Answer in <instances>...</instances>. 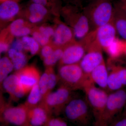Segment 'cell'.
Instances as JSON below:
<instances>
[{
	"label": "cell",
	"instance_id": "cell-1",
	"mask_svg": "<svg viewBox=\"0 0 126 126\" xmlns=\"http://www.w3.org/2000/svg\"><path fill=\"white\" fill-rule=\"evenodd\" d=\"M114 7L109 0H90L82 11L90 24L91 31L112 21Z\"/></svg>",
	"mask_w": 126,
	"mask_h": 126
},
{
	"label": "cell",
	"instance_id": "cell-2",
	"mask_svg": "<svg viewBox=\"0 0 126 126\" xmlns=\"http://www.w3.org/2000/svg\"><path fill=\"white\" fill-rule=\"evenodd\" d=\"M83 91L94 118V126H101L109 93L97 87L90 79Z\"/></svg>",
	"mask_w": 126,
	"mask_h": 126
},
{
	"label": "cell",
	"instance_id": "cell-3",
	"mask_svg": "<svg viewBox=\"0 0 126 126\" xmlns=\"http://www.w3.org/2000/svg\"><path fill=\"white\" fill-rule=\"evenodd\" d=\"M61 11L72 26L75 38L81 40L91 32L89 21L82 9L75 6L67 4L62 8Z\"/></svg>",
	"mask_w": 126,
	"mask_h": 126
},
{
	"label": "cell",
	"instance_id": "cell-4",
	"mask_svg": "<svg viewBox=\"0 0 126 126\" xmlns=\"http://www.w3.org/2000/svg\"><path fill=\"white\" fill-rule=\"evenodd\" d=\"M59 81L61 84L72 90H83L90 78L85 74L79 63L62 65L60 67Z\"/></svg>",
	"mask_w": 126,
	"mask_h": 126
},
{
	"label": "cell",
	"instance_id": "cell-5",
	"mask_svg": "<svg viewBox=\"0 0 126 126\" xmlns=\"http://www.w3.org/2000/svg\"><path fill=\"white\" fill-rule=\"evenodd\" d=\"M91 112L86 98L74 97L67 104L63 112L69 121L77 126H88L91 121Z\"/></svg>",
	"mask_w": 126,
	"mask_h": 126
},
{
	"label": "cell",
	"instance_id": "cell-6",
	"mask_svg": "<svg viewBox=\"0 0 126 126\" xmlns=\"http://www.w3.org/2000/svg\"><path fill=\"white\" fill-rule=\"evenodd\" d=\"M73 91L68 87L61 84L56 91L47 94L40 104L45 108L50 115L52 113L59 115L63 111L67 104L74 98Z\"/></svg>",
	"mask_w": 126,
	"mask_h": 126
},
{
	"label": "cell",
	"instance_id": "cell-7",
	"mask_svg": "<svg viewBox=\"0 0 126 126\" xmlns=\"http://www.w3.org/2000/svg\"><path fill=\"white\" fill-rule=\"evenodd\" d=\"M126 105V88L109 94L101 126H109Z\"/></svg>",
	"mask_w": 126,
	"mask_h": 126
},
{
	"label": "cell",
	"instance_id": "cell-8",
	"mask_svg": "<svg viewBox=\"0 0 126 126\" xmlns=\"http://www.w3.org/2000/svg\"><path fill=\"white\" fill-rule=\"evenodd\" d=\"M85 48L86 54L79 64L85 74L89 77L91 72L104 60L102 48L96 38L88 42Z\"/></svg>",
	"mask_w": 126,
	"mask_h": 126
},
{
	"label": "cell",
	"instance_id": "cell-9",
	"mask_svg": "<svg viewBox=\"0 0 126 126\" xmlns=\"http://www.w3.org/2000/svg\"><path fill=\"white\" fill-rule=\"evenodd\" d=\"M2 116L5 121L17 126H29L28 109L24 104L16 107H2Z\"/></svg>",
	"mask_w": 126,
	"mask_h": 126
},
{
	"label": "cell",
	"instance_id": "cell-10",
	"mask_svg": "<svg viewBox=\"0 0 126 126\" xmlns=\"http://www.w3.org/2000/svg\"><path fill=\"white\" fill-rule=\"evenodd\" d=\"M86 53V50L80 42L74 41L64 48L63 57L60 62V66L79 63Z\"/></svg>",
	"mask_w": 126,
	"mask_h": 126
},
{
	"label": "cell",
	"instance_id": "cell-11",
	"mask_svg": "<svg viewBox=\"0 0 126 126\" xmlns=\"http://www.w3.org/2000/svg\"><path fill=\"white\" fill-rule=\"evenodd\" d=\"M15 74L18 77L26 94L30 93L35 85L39 83L41 77L38 70L32 65L26 66Z\"/></svg>",
	"mask_w": 126,
	"mask_h": 126
},
{
	"label": "cell",
	"instance_id": "cell-12",
	"mask_svg": "<svg viewBox=\"0 0 126 126\" xmlns=\"http://www.w3.org/2000/svg\"><path fill=\"white\" fill-rule=\"evenodd\" d=\"M96 40L105 50L116 38V31L112 21L95 30Z\"/></svg>",
	"mask_w": 126,
	"mask_h": 126
},
{
	"label": "cell",
	"instance_id": "cell-13",
	"mask_svg": "<svg viewBox=\"0 0 126 126\" xmlns=\"http://www.w3.org/2000/svg\"><path fill=\"white\" fill-rule=\"evenodd\" d=\"M2 84L12 100L17 101L26 94L18 77L15 73L8 76Z\"/></svg>",
	"mask_w": 126,
	"mask_h": 126
},
{
	"label": "cell",
	"instance_id": "cell-14",
	"mask_svg": "<svg viewBox=\"0 0 126 126\" xmlns=\"http://www.w3.org/2000/svg\"><path fill=\"white\" fill-rule=\"evenodd\" d=\"M53 37L55 45L61 48H64L75 41V37L72 28L63 23L58 25Z\"/></svg>",
	"mask_w": 126,
	"mask_h": 126
},
{
	"label": "cell",
	"instance_id": "cell-15",
	"mask_svg": "<svg viewBox=\"0 0 126 126\" xmlns=\"http://www.w3.org/2000/svg\"><path fill=\"white\" fill-rule=\"evenodd\" d=\"M50 115L42 104L28 110V122L29 126H44Z\"/></svg>",
	"mask_w": 126,
	"mask_h": 126
},
{
	"label": "cell",
	"instance_id": "cell-16",
	"mask_svg": "<svg viewBox=\"0 0 126 126\" xmlns=\"http://www.w3.org/2000/svg\"><path fill=\"white\" fill-rule=\"evenodd\" d=\"M109 72L107 66L104 61L91 72L89 77L93 82L97 84L100 88L108 91V80Z\"/></svg>",
	"mask_w": 126,
	"mask_h": 126
},
{
	"label": "cell",
	"instance_id": "cell-17",
	"mask_svg": "<svg viewBox=\"0 0 126 126\" xmlns=\"http://www.w3.org/2000/svg\"><path fill=\"white\" fill-rule=\"evenodd\" d=\"M113 6L114 10L113 23L117 33L123 40L126 41V15L117 6L114 5Z\"/></svg>",
	"mask_w": 126,
	"mask_h": 126
},
{
	"label": "cell",
	"instance_id": "cell-18",
	"mask_svg": "<svg viewBox=\"0 0 126 126\" xmlns=\"http://www.w3.org/2000/svg\"><path fill=\"white\" fill-rule=\"evenodd\" d=\"M20 7L15 0H7L1 2L0 5V18L8 20L15 17L19 12Z\"/></svg>",
	"mask_w": 126,
	"mask_h": 126
},
{
	"label": "cell",
	"instance_id": "cell-19",
	"mask_svg": "<svg viewBox=\"0 0 126 126\" xmlns=\"http://www.w3.org/2000/svg\"><path fill=\"white\" fill-rule=\"evenodd\" d=\"M27 10L29 20L32 23L40 22L48 12V9L45 6L33 2L30 4Z\"/></svg>",
	"mask_w": 126,
	"mask_h": 126
},
{
	"label": "cell",
	"instance_id": "cell-20",
	"mask_svg": "<svg viewBox=\"0 0 126 126\" xmlns=\"http://www.w3.org/2000/svg\"><path fill=\"white\" fill-rule=\"evenodd\" d=\"M110 71L109 72L108 80V91L110 93L117 91L124 87L122 83L115 66L112 63L108 62Z\"/></svg>",
	"mask_w": 126,
	"mask_h": 126
},
{
	"label": "cell",
	"instance_id": "cell-21",
	"mask_svg": "<svg viewBox=\"0 0 126 126\" xmlns=\"http://www.w3.org/2000/svg\"><path fill=\"white\" fill-rule=\"evenodd\" d=\"M8 55L13 63L14 69L16 71L20 70L26 66L27 57L23 52L10 48L8 50Z\"/></svg>",
	"mask_w": 126,
	"mask_h": 126
},
{
	"label": "cell",
	"instance_id": "cell-22",
	"mask_svg": "<svg viewBox=\"0 0 126 126\" xmlns=\"http://www.w3.org/2000/svg\"><path fill=\"white\" fill-rule=\"evenodd\" d=\"M125 41L117 37L104 51L108 54L109 58L117 59L124 54Z\"/></svg>",
	"mask_w": 126,
	"mask_h": 126
},
{
	"label": "cell",
	"instance_id": "cell-23",
	"mask_svg": "<svg viewBox=\"0 0 126 126\" xmlns=\"http://www.w3.org/2000/svg\"><path fill=\"white\" fill-rule=\"evenodd\" d=\"M9 31L13 36L17 37L28 36L31 32L30 28L25 26L24 21L22 19L13 21L10 25Z\"/></svg>",
	"mask_w": 126,
	"mask_h": 126
},
{
	"label": "cell",
	"instance_id": "cell-24",
	"mask_svg": "<svg viewBox=\"0 0 126 126\" xmlns=\"http://www.w3.org/2000/svg\"><path fill=\"white\" fill-rule=\"evenodd\" d=\"M42 97L38 83L35 84L30 92L26 101L24 104L28 109L38 106L42 100Z\"/></svg>",
	"mask_w": 126,
	"mask_h": 126
},
{
	"label": "cell",
	"instance_id": "cell-25",
	"mask_svg": "<svg viewBox=\"0 0 126 126\" xmlns=\"http://www.w3.org/2000/svg\"><path fill=\"white\" fill-rule=\"evenodd\" d=\"M14 69L12 62L9 57L4 56L0 60V82L2 84L3 81L8 77V75Z\"/></svg>",
	"mask_w": 126,
	"mask_h": 126
},
{
	"label": "cell",
	"instance_id": "cell-26",
	"mask_svg": "<svg viewBox=\"0 0 126 126\" xmlns=\"http://www.w3.org/2000/svg\"><path fill=\"white\" fill-rule=\"evenodd\" d=\"M64 48H58L54 50L52 54L44 59V64L46 67H52L62 59Z\"/></svg>",
	"mask_w": 126,
	"mask_h": 126
},
{
	"label": "cell",
	"instance_id": "cell-27",
	"mask_svg": "<svg viewBox=\"0 0 126 126\" xmlns=\"http://www.w3.org/2000/svg\"><path fill=\"white\" fill-rule=\"evenodd\" d=\"M24 44L25 50L29 51L32 55L38 53L39 49V44L33 37L24 36L21 39Z\"/></svg>",
	"mask_w": 126,
	"mask_h": 126
},
{
	"label": "cell",
	"instance_id": "cell-28",
	"mask_svg": "<svg viewBox=\"0 0 126 126\" xmlns=\"http://www.w3.org/2000/svg\"><path fill=\"white\" fill-rule=\"evenodd\" d=\"M32 2L43 5L47 9L48 8L55 10V11H61V0H31Z\"/></svg>",
	"mask_w": 126,
	"mask_h": 126
},
{
	"label": "cell",
	"instance_id": "cell-29",
	"mask_svg": "<svg viewBox=\"0 0 126 126\" xmlns=\"http://www.w3.org/2000/svg\"><path fill=\"white\" fill-rule=\"evenodd\" d=\"M48 71L46 68V70L41 76L39 81L38 84L41 93L42 95L43 101L48 94Z\"/></svg>",
	"mask_w": 126,
	"mask_h": 126
},
{
	"label": "cell",
	"instance_id": "cell-30",
	"mask_svg": "<svg viewBox=\"0 0 126 126\" xmlns=\"http://www.w3.org/2000/svg\"><path fill=\"white\" fill-rule=\"evenodd\" d=\"M48 94L52 92L56 86L57 82L59 81L58 77L56 75L52 67H48Z\"/></svg>",
	"mask_w": 126,
	"mask_h": 126
},
{
	"label": "cell",
	"instance_id": "cell-31",
	"mask_svg": "<svg viewBox=\"0 0 126 126\" xmlns=\"http://www.w3.org/2000/svg\"><path fill=\"white\" fill-rule=\"evenodd\" d=\"M32 37L41 46L47 45L49 42L50 38L40 33L38 31L33 32Z\"/></svg>",
	"mask_w": 126,
	"mask_h": 126
},
{
	"label": "cell",
	"instance_id": "cell-32",
	"mask_svg": "<svg viewBox=\"0 0 126 126\" xmlns=\"http://www.w3.org/2000/svg\"><path fill=\"white\" fill-rule=\"evenodd\" d=\"M108 62L112 63L114 65L122 84L124 87H126V67L120 65H116L110 61H108Z\"/></svg>",
	"mask_w": 126,
	"mask_h": 126
},
{
	"label": "cell",
	"instance_id": "cell-33",
	"mask_svg": "<svg viewBox=\"0 0 126 126\" xmlns=\"http://www.w3.org/2000/svg\"><path fill=\"white\" fill-rule=\"evenodd\" d=\"M44 126H69L60 118L50 117Z\"/></svg>",
	"mask_w": 126,
	"mask_h": 126
},
{
	"label": "cell",
	"instance_id": "cell-34",
	"mask_svg": "<svg viewBox=\"0 0 126 126\" xmlns=\"http://www.w3.org/2000/svg\"><path fill=\"white\" fill-rule=\"evenodd\" d=\"M38 31L50 38L53 36L55 32L53 29L49 26H41Z\"/></svg>",
	"mask_w": 126,
	"mask_h": 126
},
{
	"label": "cell",
	"instance_id": "cell-35",
	"mask_svg": "<svg viewBox=\"0 0 126 126\" xmlns=\"http://www.w3.org/2000/svg\"><path fill=\"white\" fill-rule=\"evenodd\" d=\"M11 48L19 52L25 50L24 44L21 39H16L14 40L12 44Z\"/></svg>",
	"mask_w": 126,
	"mask_h": 126
},
{
	"label": "cell",
	"instance_id": "cell-36",
	"mask_svg": "<svg viewBox=\"0 0 126 126\" xmlns=\"http://www.w3.org/2000/svg\"><path fill=\"white\" fill-rule=\"evenodd\" d=\"M54 49L49 45H46L43 46L41 50V56L43 60L52 54Z\"/></svg>",
	"mask_w": 126,
	"mask_h": 126
},
{
	"label": "cell",
	"instance_id": "cell-37",
	"mask_svg": "<svg viewBox=\"0 0 126 126\" xmlns=\"http://www.w3.org/2000/svg\"><path fill=\"white\" fill-rule=\"evenodd\" d=\"M109 126H126V115L113 121Z\"/></svg>",
	"mask_w": 126,
	"mask_h": 126
},
{
	"label": "cell",
	"instance_id": "cell-38",
	"mask_svg": "<svg viewBox=\"0 0 126 126\" xmlns=\"http://www.w3.org/2000/svg\"><path fill=\"white\" fill-rule=\"evenodd\" d=\"M113 5L119 8L126 15V0H118Z\"/></svg>",
	"mask_w": 126,
	"mask_h": 126
},
{
	"label": "cell",
	"instance_id": "cell-39",
	"mask_svg": "<svg viewBox=\"0 0 126 126\" xmlns=\"http://www.w3.org/2000/svg\"><path fill=\"white\" fill-rule=\"evenodd\" d=\"M84 0H64L67 3V4L75 6L82 9L84 7L83 4Z\"/></svg>",
	"mask_w": 126,
	"mask_h": 126
},
{
	"label": "cell",
	"instance_id": "cell-40",
	"mask_svg": "<svg viewBox=\"0 0 126 126\" xmlns=\"http://www.w3.org/2000/svg\"><path fill=\"white\" fill-rule=\"evenodd\" d=\"M9 49V45L7 42L1 41L0 43V52L1 53L8 52Z\"/></svg>",
	"mask_w": 126,
	"mask_h": 126
},
{
	"label": "cell",
	"instance_id": "cell-41",
	"mask_svg": "<svg viewBox=\"0 0 126 126\" xmlns=\"http://www.w3.org/2000/svg\"><path fill=\"white\" fill-rule=\"evenodd\" d=\"M122 112L123 113L122 115H123V116H124V115H126V107L124 108V110H123Z\"/></svg>",
	"mask_w": 126,
	"mask_h": 126
},
{
	"label": "cell",
	"instance_id": "cell-42",
	"mask_svg": "<svg viewBox=\"0 0 126 126\" xmlns=\"http://www.w3.org/2000/svg\"><path fill=\"white\" fill-rule=\"evenodd\" d=\"M124 54L126 56V41H125V47H124Z\"/></svg>",
	"mask_w": 126,
	"mask_h": 126
},
{
	"label": "cell",
	"instance_id": "cell-43",
	"mask_svg": "<svg viewBox=\"0 0 126 126\" xmlns=\"http://www.w3.org/2000/svg\"><path fill=\"white\" fill-rule=\"evenodd\" d=\"M7 0H0L1 2H2L3 1H5Z\"/></svg>",
	"mask_w": 126,
	"mask_h": 126
},
{
	"label": "cell",
	"instance_id": "cell-44",
	"mask_svg": "<svg viewBox=\"0 0 126 126\" xmlns=\"http://www.w3.org/2000/svg\"><path fill=\"white\" fill-rule=\"evenodd\" d=\"M109 0L111 1L112 0H115V1H117L118 0Z\"/></svg>",
	"mask_w": 126,
	"mask_h": 126
}]
</instances>
